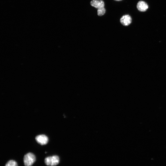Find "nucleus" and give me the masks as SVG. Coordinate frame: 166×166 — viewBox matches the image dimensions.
<instances>
[{"instance_id":"obj_1","label":"nucleus","mask_w":166,"mask_h":166,"mask_svg":"<svg viewBox=\"0 0 166 166\" xmlns=\"http://www.w3.org/2000/svg\"><path fill=\"white\" fill-rule=\"evenodd\" d=\"M36 158L34 154L29 153L23 158V162L25 166H32L36 161Z\"/></svg>"},{"instance_id":"obj_2","label":"nucleus","mask_w":166,"mask_h":166,"mask_svg":"<svg viewBox=\"0 0 166 166\" xmlns=\"http://www.w3.org/2000/svg\"><path fill=\"white\" fill-rule=\"evenodd\" d=\"M60 159L57 155H54L46 158L44 160L45 164L49 166H55L60 163Z\"/></svg>"},{"instance_id":"obj_3","label":"nucleus","mask_w":166,"mask_h":166,"mask_svg":"<svg viewBox=\"0 0 166 166\" xmlns=\"http://www.w3.org/2000/svg\"><path fill=\"white\" fill-rule=\"evenodd\" d=\"M35 139L37 143L41 145H45L48 143L49 139L44 135H40L37 136Z\"/></svg>"},{"instance_id":"obj_4","label":"nucleus","mask_w":166,"mask_h":166,"mask_svg":"<svg viewBox=\"0 0 166 166\" xmlns=\"http://www.w3.org/2000/svg\"><path fill=\"white\" fill-rule=\"evenodd\" d=\"M120 21L122 24L123 25L128 26L132 23V18L129 15H125L122 17Z\"/></svg>"},{"instance_id":"obj_5","label":"nucleus","mask_w":166,"mask_h":166,"mask_svg":"<svg viewBox=\"0 0 166 166\" xmlns=\"http://www.w3.org/2000/svg\"><path fill=\"white\" fill-rule=\"evenodd\" d=\"M91 4L92 6L98 9L104 8L105 5L103 0H92Z\"/></svg>"},{"instance_id":"obj_6","label":"nucleus","mask_w":166,"mask_h":166,"mask_svg":"<svg viewBox=\"0 0 166 166\" xmlns=\"http://www.w3.org/2000/svg\"><path fill=\"white\" fill-rule=\"evenodd\" d=\"M137 8L140 11L144 12L148 8V6L145 2L141 1L138 2L137 4Z\"/></svg>"},{"instance_id":"obj_7","label":"nucleus","mask_w":166,"mask_h":166,"mask_svg":"<svg viewBox=\"0 0 166 166\" xmlns=\"http://www.w3.org/2000/svg\"><path fill=\"white\" fill-rule=\"evenodd\" d=\"M5 166H18V165L15 161L10 160L6 164Z\"/></svg>"},{"instance_id":"obj_8","label":"nucleus","mask_w":166,"mask_h":166,"mask_svg":"<svg viewBox=\"0 0 166 166\" xmlns=\"http://www.w3.org/2000/svg\"><path fill=\"white\" fill-rule=\"evenodd\" d=\"M106 10L104 8L98 9L97 11L98 15L99 16H102L105 13Z\"/></svg>"},{"instance_id":"obj_9","label":"nucleus","mask_w":166,"mask_h":166,"mask_svg":"<svg viewBox=\"0 0 166 166\" xmlns=\"http://www.w3.org/2000/svg\"><path fill=\"white\" fill-rule=\"evenodd\" d=\"M115 1H122V0H115Z\"/></svg>"}]
</instances>
